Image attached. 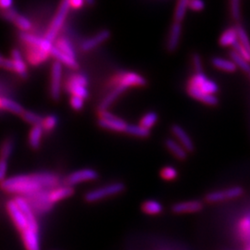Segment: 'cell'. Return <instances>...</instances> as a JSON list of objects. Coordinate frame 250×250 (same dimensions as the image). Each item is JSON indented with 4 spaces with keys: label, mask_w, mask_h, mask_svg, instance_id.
<instances>
[{
    "label": "cell",
    "mask_w": 250,
    "mask_h": 250,
    "mask_svg": "<svg viewBox=\"0 0 250 250\" xmlns=\"http://www.w3.org/2000/svg\"><path fill=\"white\" fill-rule=\"evenodd\" d=\"M115 82V87L100 102L99 106V112L107 110L111 104L114 103V101L129 87L146 85V80L143 76L135 72H123L119 75V77H117Z\"/></svg>",
    "instance_id": "cell-1"
},
{
    "label": "cell",
    "mask_w": 250,
    "mask_h": 250,
    "mask_svg": "<svg viewBox=\"0 0 250 250\" xmlns=\"http://www.w3.org/2000/svg\"><path fill=\"white\" fill-rule=\"evenodd\" d=\"M2 189L16 197H26L43 188L36 181L33 174H18L6 179L1 184Z\"/></svg>",
    "instance_id": "cell-2"
},
{
    "label": "cell",
    "mask_w": 250,
    "mask_h": 250,
    "mask_svg": "<svg viewBox=\"0 0 250 250\" xmlns=\"http://www.w3.org/2000/svg\"><path fill=\"white\" fill-rule=\"evenodd\" d=\"M125 189V184L123 183H112L107 186L101 187V188L91 190L87 192L84 196V199L88 203L97 202L101 199L107 198L108 197H112L118 194H121L124 192Z\"/></svg>",
    "instance_id": "cell-3"
},
{
    "label": "cell",
    "mask_w": 250,
    "mask_h": 250,
    "mask_svg": "<svg viewBox=\"0 0 250 250\" xmlns=\"http://www.w3.org/2000/svg\"><path fill=\"white\" fill-rule=\"evenodd\" d=\"M70 8H71V0H62L59 9H58V11H57V13L54 17L50 26L46 32V35H45V38L48 41H50L52 43L55 41L60 30L62 27L63 23L65 21V19L68 15Z\"/></svg>",
    "instance_id": "cell-4"
},
{
    "label": "cell",
    "mask_w": 250,
    "mask_h": 250,
    "mask_svg": "<svg viewBox=\"0 0 250 250\" xmlns=\"http://www.w3.org/2000/svg\"><path fill=\"white\" fill-rule=\"evenodd\" d=\"M34 212L37 215L45 214L52 210L54 204L49 200V191L40 190L25 197Z\"/></svg>",
    "instance_id": "cell-5"
},
{
    "label": "cell",
    "mask_w": 250,
    "mask_h": 250,
    "mask_svg": "<svg viewBox=\"0 0 250 250\" xmlns=\"http://www.w3.org/2000/svg\"><path fill=\"white\" fill-rule=\"evenodd\" d=\"M244 192L245 191L242 187H232L223 190H216L206 196V201L208 203H218L232 200L242 197Z\"/></svg>",
    "instance_id": "cell-6"
},
{
    "label": "cell",
    "mask_w": 250,
    "mask_h": 250,
    "mask_svg": "<svg viewBox=\"0 0 250 250\" xmlns=\"http://www.w3.org/2000/svg\"><path fill=\"white\" fill-rule=\"evenodd\" d=\"M99 125L105 130L113 132H125L128 125L124 120L111 114L107 110L99 112Z\"/></svg>",
    "instance_id": "cell-7"
},
{
    "label": "cell",
    "mask_w": 250,
    "mask_h": 250,
    "mask_svg": "<svg viewBox=\"0 0 250 250\" xmlns=\"http://www.w3.org/2000/svg\"><path fill=\"white\" fill-rule=\"evenodd\" d=\"M98 178H99V173L97 170L86 168V169H81V170L73 171L66 177L64 183L65 185L73 188L74 186L79 185L81 183L95 181Z\"/></svg>",
    "instance_id": "cell-8"
},
{
    "label": "cell",
    "mask_w": 250,
    "mask_h": 250,
    "mask_svg": "<svg viewBox=\"0 0 250 250\" xmlns=\"http://www.w3.org/2000/svg\"><path fill=\"white\" fill-rule=\"evenodd\" d=\"M7 209H8V212H9L11 220L13 221V223L18 228L20 232H24L29 228V224H28L25 215L23 214V212L21 210V208H19V206L17 205V203L15 202L14 199L8 201Z\"/></svg>",
    "instance_id": "cell-9"
},
{
    "label": "cell",
    "mask_w": 250,
    "mask_h": 250,
    "mask_svg": "<svg viewBox=\"0 0 250 250\" xmlns=\"http://www.w3.org/2000/svg\"><path fill=\"white\" fill-rule=\"evenodd\" d=\"M62 63L55 62L52 65L51 71V83H50V95L55 101H59L61 98V85L62 76Z\"/></svg>",
    "instance_id": "cell-10"
},
{
    "label": "cell",
    "mask_w": 250,
    "mask_h": 250,
    "mask_svg": "<svg viewBox=\"0 0 250 250\" xmlns=\"http://www.w3.org/2000/svg\"><path fill=\"white\" fill-rule=\"evenodd\" d=\"M36 182L44 190H53L60 187L61 178L52 172H37L33 174Z\"/></svg>",
    "instance_id": "cell-11"
},
{
    "label": "cell",
    "mask_w": 250,
    "mask_h": 250,
    "mask_svg": "<svg viewBox=\"0 0 250 250\" xmlns=\"http://www.w3.org/2000/svg\"><path fill=\"white\" fill-rule=\"evenodd\" d=\"M14 200L17 203L19 208H21V210L23 212V214L25 215L28 224H29V228L38 231V223H37V219H36V214L32 209L26 198L18 196V197H14Z\"/></svg>",
    "instance_id": "cell-12"
},
{
    "label": "cell",
    "mask_w": 250,
    "mask_h": 250,
    "mask_svg": "<svg viewBox=\"0 0 250 250\" xmlns=\"http://www.w3.org/2000/svg\"><path fill=\"white\" fill-rule=\"evenodd\" d=\"M204 205L200 200H188L178 202L172 206L171 209L176 214L184 213H197L203 209Z\"/></svg>",
    "instance_id": "cell-13"
},
{
    "label": "cell",
    "mask_w": 250,
    "mask_h": 250,
    "mask_svg": "<svg viewBox=\"0 0 250 250\" xmlns=\"http://www.w3.org/2000/svg\"><path fill=\"white\" fill-rule=\"evenodd\" d=\"M20 37L21 40H23L26 43L27 45L40 47L46 52L50 53L51 49L53 48V43L48 41L45 37L41 38L39 36H34V35H31L29 33H24V32H21L20 34Z\"/></svg>",
    "instance_id": "cell-14"
},
{
    "label": "cell",
    "mask_w": 250,
    "mask_h": 250,
    "mask_svg": "<svg viewBox=\"0 0 250 250\" xmlns=\"http://www.w3.org/2000/svg\"><path fill=\"white\" fill-rule=\"evenodd\" d=\"M188 93L190 97L201 101L202 103H204L206 105L217 106L219 104V99L216 96L207 94L200 88L196 87V86H192V85L188 84Z\"/></svg>",
    "instance_id": "cell-15"
},
{
    "label": "cell",
    "mask_w": 250,
    "mask_h": 250,
    "mask_svg": "<svg viewBox=\"0 0 250 250\" xmlns=\"http://www.w3.org/2000/svg\"><path fill=\"white\" fill-rule=\"evenodd\" d=\"M171 132L175 135V137L178 139L179 143L181 144L188 153L195 150V145L193 143V140L191 139L190 135L188 132L178 125H173L171 126Z\"/></svg>",
    "instance_id": "cell-16"
},
{
    "label": "cell",
    "mask_w": 250,
    "mask_h": 250,
    "mask_svg": "<svg viewBox=\"0 0 250 250\" xmlns=\"http://www.w3.org/2000/svg\"><path fill=\"white\" fill-rule=\"evenodd\" d=\"M110 36V32L108 30H103L98 35L90 37L89 39L83 41L81 45V49L83 51H90L92 49H94L95 47H97L98 45L104 43L105 41H107V39Z\"/></svg>",
    "instance_id": "cell-17"
},
{
    "label": "cell",
    "mask_w": 250,
    "mask_h": 250,
    "mask_svg": "<svg viewBox=\"0 0 250 250\" xmlns=\"http://www.w3.org/2000/svg\"><path fill=\"white\" fill-rule=\"evenodd\" d=\"M21 233V238L26 250H40V240L38 231L28 228Z\"/></svg>",
    "instance_id": "cell-18"
},
{
    "label": "cell",
    "mask_w": 250,
    "mask_h": 250,
    "mask_svg": "<svg viewBox=\"0 0 250 250\" xmlns=\"http://www.w3.org/2000/svg\"><path fill=\"white\" fill-rule=\"evenodd\" d=\"M182 35V24L181 22L174 21L170 27V36L167 42V49L170 53L176 51L180 44V39Z\"/></svg>",
    "instance_id": "cell-19"
},
{
    "label": "cell",
    "mask_w": 250,
    "mask_h": 250,
    "mask_svg": "<svg viewBox=\"0 0 250 250\" xmlns=\"http://www.w3.org/2000/svg\"><path fill=\"white\" fill-rule=\"evenodd\" d=\"M27 60L32 65H38L44 62L45 60L50 56L49 52H46L40 47L28 45L27 47Z\"/></svg>",
    "instance_id": "cell-20"
},
{
    "label": "cell",
    "mask_w": 250,
    "mask_h": 250,
    "mask_svg": "<svg viewBox=\"0 0 250 250\" xmlns=\"http://www.w3.org/2000/svg\"><path fill=\"white\" fill-rule=\"evenodd\" d=\"M73 194H74L73 188L64 185L49 191V200L52 204H56L57 202H60L65 198L72 197Z\"/></svg>",
    "instance_id": "cell-21"
},
{
    "label": "cell",
    "mask_w": 250,
    "mask_h": 250,
    "mask_svg": "<svg viewBox=\"0 0 250 250\" xmlns=\"http://www.w3.org/2000/svg\"><path fill=\"white\" fill-rule=\"evenodd\" d=\"M238 42L237 27H230L226 29L220 36L219 44L223 47H233Z\"/></svg>",
    "instance_id": "cell-22"
},
{
    "label": "cell",
    "mask_w": 250,
    "mask_h": 250,
    "mask_svg": "<svg viewBox=\"0 0 250 250\" xmlns=\"http://www.w3.org/2000/svg\"><path fill=\"white\" fill-rule=\"evenodd\" d=\"M165 146L166 147L170 150V153L177 159L179 161H185L188 158V152L186 150V148L178 143L177 141L171 139V138H167L165 140Z\"/></svg>",
    "instance_id": "cell-23"
},
{
    "label": "cell",
    "mask_w": 250,
    "mask_h": 250,
    "mask_svg": "<svg viewBox=\"0 0 250 250\" xmlns=\"http://www.w3.org/2000/svg\"><path fill=\"white\" fill-rule=\"evenodd\" d=\"M50 55L53 56L54 58L60 62L63 63L65 65H67L68 67L72 68V69H78L79 65L77 62L75 61L74 58H72L71 56L67 55V54L63 53L62 51H61L56 45H54L53 48L50 51Z\"/></svg>",
    "instance_id": "cell-24"
},
{
    "label": "cell",
    "mask_w": 250,
    "mask_h": 250,
    "mask_svg": "<svg viewBox=\"0 0 250 250\" xmlns=\"http://www.w3.org/2000/svg\"><path fill=\"white\" fill-rule=\"evenodd\" d=\"M211 64L215 68L226 72H235L237 71V66L231 59H224L220 57H215L211 60Z\"/></svg>",
    "instance_id": "cell-25"
},
{
    "label": "cell",
    "mask_w": 250,
    "mask_h": 250,
    "mask_svg": "<svg viewBox=\"0 0 250 250\" xmlns=\"http://www.w3.org/2000/svg\"><path fill=\"white\" fill-rule=\"evenodd\" d=\"M12 61L15 65V72H18L19 75L22 79L28 78V72H27L26 65L21 57V54L18 49H13L11 52Z\"/></svg>",
    "instance_id": "cell-26"
},
{
    "label": "cell",
    "mask_w": 250,
    "mask_h": 250,
    "mask_svg": "<svg viewBox=\"0 0 250 250\" xmlns=\"http://www.w3.org/2000/svg\"><path fill=\"white\" fill-rule=\"evenodd\" d=\"M44 132H45V130L42 125L33 126L32 130L30 131V134H29V145L33 149L36 150L40 147Z\"/></svg>",
    "instance_id": "cell-27"
},
{
    "label": "cell",
    "mask_w": 250,
    "mask_h": 250,
    "mask_svg": "<svg viewBox=\"0 0 250 250\" xmlns=\"http://www.w3.org/2000/svg\"><path fill=\"white\" fill-rule=\"evenodd\" d=\"M0 107L2 110H8L17 115H22L24 112V108L18 102L12 100V99H6L4 97H1L0 99Z\"/></svg>",
    "instance_id": "cell-28"
},
{
    "label": "cell",
    "mask_w": 250,
    "mask_h": 250,
    "mask_svg": "<svg viewBox=\"0 0 250 250\" xmlns=\"http://www.w3.org/2000/svg\"><path fill=\"white\" fill-rule=\"evenodd\" d=\"M66 88L72 94V96L79 97V98H82L83 99H87L88 96H89L88 91L86 89V86L81 85V84H78V83H71L69 81L67 82Z\"/></svg>",
    "instance_id": "cell-29"
},
{
    "label": "cell",
    "mask_w": 250,
    "mask_h": 250,
    "mask_svg": "<svg viewBox=\"0 0 250 250\" xmlns=\"http://www.w3.org/2000/svg\"><path fill=\"white\" fill-rule=\"evenodd\" d=\"M125 133L130 134V135H133V136H136V137L146 138L150 135V130L146 129L145 127L140 125H128Z\"/></svg>",
    "instance_id": "cell-30"
},
{
    "label": "cell",
    "mask_w": 250,
    "mask_h": 250,
    "mask_svg": "<svg viewBox=\"0 0 250 250\" xmlns=\"http://www.w3.org/2000/svg\"><path fill=\"white\" fill-rule=\"evenodd\" d=\"M142 209L146 214L158 215L162 212L163 207L157 200H146L142 205Z\"/></svg>",
    "instance_id": "cell-31"
},
{
    "label": "cell",
    "mask_w": 250,
    "mask_h": 250,
    "mask_svg": "<svg viewBox=\"0 0 250 250\" xmlns=\"http://www.w3.org/2000/svg\"><path fill=\"white\" fill-rule=\"evenodd\" d=\"M188 8L189 0H178L174 11V21L182 22L186 17Z\"/></svg>",
    "instance_id": "cell-32"
},
{
    "label": "cell",
    "mask_w": 250,
    "mask_h": 250,
    "mask_svg": "<svg viewBox=\"0 0 250 250\" xmlns=\"http://www.w3.org/2000/svg\"><path fill=\"white\" fill-rule=\"evenodd\" d=\"M230 59L232 60L233 62L235 63L237 68L241 69L243 72L250 73V62L249 61H247L245 58H243L239 54L236 53L235 51L232 50L231 53H230Z\"/></svg>",
    "instance_id": "cell-33"
},
{
    "label": "cell",
    "mask_w": 250,
    "mask_h": 250,
    "mask_svg": "<svg viewBox=\"0 0 250 250\" xmlns=\"http://www.w3.org/2000/svg\"><path fill=\"white\" fill-rule=\"evenodd\" d=\"M56 46L62 51L63 53L67 54L69 56H71L72 58L75 59V52L74 49L72 47L71 42L65 38V37H60L57 41H56Z\"/></svg>",
    "instance_id": "cell-34"
},
{
    "label": "cell",
    "mask_w": 250,
    "mask_h": 250,
    "mask_svg": "<svg viewBox=\"0 0 250 250\" xmlns=\"http://www.w3.org/2000/svg\"><path fill=\"white\" fill-rule=\"evenodd\" d=\"M21 118L24 122H26L28 124L33 125V126H36V125H43V123L45 121V118L36 114L33 111H29V110H24V112L22 113Z\"/></svg>",
    "instance_id": "cell-35"
},
{
    "label": "cell",
    "mask_w": 250,
    "mask_h": 250,
    "mask_svg": "<svg viewBox=\"0 0 250 250\" xmlns=\"http://www.w3.org/2000/svg\"><path fill=\"white\" fill-rule=\"evenodd\" d=\"M14 140L12 138H7L1 146V159L9 160L12 152L14 150Z\"/></svg>",
    "instance_id": "cell-36"
},
{
    "label": "cell",
    "mask_w": 250,
    "mask_h": 250,
    "mask_svg": "<svg viewBox=\"0 0 250 250\" xmlns=\"http://www.w3.org/2000/svg\"><path fill=\"white\" fill-rule=\"evenodd\" d=\"M158 122V114L155 111H150L147 112L145 116L141 119L140 121V125L145 127L146 129L150 130L154 125H156V123Z\"/></svg>",
    "instance_id": "cell-37"
},
{
    "label": "cell",
    "mask_w": 250,
    "mask_h": 250,
    "mask_svg": "<svg viewBox=\"0 0 250 250\" xmlns=\"http://www.w3.org/2000/svg\"><path fill=\"white\" fill-rule=\"evenodd\" d=\"M237 31H238V43L250 53V36L246 30L243 27L237 26Z\"/></svg>",
    "instance_id": "cell-38"
},
{
    "label": "cell",
    "mask_w": 250,
    "mask_h": 250,
    "mask_svg": "<svg viewBox=\"0 0 250 250\" xmlns=\"http://www.w3.org/2000/svg\"><path fill=\"white\" fill-rule=\"evenodd\" d=\"M161 178L166 181H172L178 177V171L174 167L166 166L161 169Z\"/></svg>",
    "instance_id": "cell-39"
},
{
    "label": "cell",
    "mask_w": 250,
    "mask_h": 250,
    "mask_svg": "<svg viewBox=\"0 0 250 250\" xmlns=\"http://www.w3.org/2000/svg\"><path fill=\"white\" fill-rule=\"evenodd\" d=\"M231 15L234 21H239L241 18V0H230Z\"/></svg>",
    "instance_id": "cell-40"
},
{
    "label": "cell",
    "mask_w": 250,
    "mask_h": 250,
    "mask_svg": "<svg viewBox=\"0 0 250 250\" xmlns=\"http://www.w3.org/2000/svg\"><path fill=\"white\" fill-rule=\"evenodd\" d=\"M198 88H200V89L202 90L203 92L207 93V94L215 96V94H217L218 91H219V85H218L215 82H213V81L208 79V80L206 81L205 83H204L200 87H198Z\"/></svg>",
    "instance_id": "cell-41"
},
{
    "label": "cell",
    "mask_w": 250,
    "mask_h": 250,
    "mask_svg": "<svg viewBox=\"0 0 250 250\" xmlns=\"http://www.w3.org/2000/svg\"><path fill=\"white\" fill-rule=\"evenodd\" d=\"M14 23L16 24V26L19 27L24 33H28V31H30V29L32 28L31 21L26 17L20 15V14H19L18 17L15 19Z\"/></svg>",
    "instance_id": "cell-42"
},
{
    "label": "cell",
    "mask_w": 250,
    "mask_h": 250,
    "mask_svg": "<svg viewBox=\"0 0 250 250\" xmlns=\"http://www.w3.org/2000/svg\"><path fill=\"white\" fill-rule=\"evenodd\" d=\"M239 230L243 238H250V216L242 219L239 224Z\"/></svg>",
    "instance_id": "cell-43"
},
{
    "label": "cell",
    "mask_w": 250,
    "mask_h": 250,
    "mask_svg": "<svg viewBox=\"0 0 250 250\" xmlns=\"http://www.w3.org/2000/svg\"><path fill=\"white\" fill-rule=\"evenodd\" d=\"M58 121L59 119L56 115H48L45 117V121L42 125L45 132H51L58 125Z\"/></svg>",
    "instance_id": "cell-44"
},
{
    "label": "cell",
    "mask_w": 250,
    "mask_h": 250,
    "mask_svg": "<svg viewBox=\"0 0 250 250\" xmlns=\"http://www.w3.org/2000/svg\"><path fill=\"white\" fill-rule=\"evenodd\" d=\"M1 15H2V18L5 19L6 21L14 22L15 19L18 17L19 14L16 9L14 8H10L8 9H2Z\"/></svg>",
    "instance_id": "cell-45"
},
{
    "label": "cell",
    "mask_w": 250,
    "mask_h": 250,
    "mask_svg": "<svg viewBox=\"0 0 250 250\" xmlns=\"http://www.w3.org/2000/svg\"><path fill=\"white\" fill-rule=\"evenodd\" d=\"M189 9L194 11H201L205 9L204 0H189Z\"/></svg>",
    "instance_id": "cell-46"
},
{
    "label": "cell",
    "mask_w": 250,
    "mask_h": 250,
    "mask_svg": "<svg viewBox=\"0 0 250 250\" xmlns=\"http://www.w3.org/2000/svg\"><path fill=\"white\" fill-rule=\"evenodd\" d=\"M68 81L71 82V83H78V84H81V85H83V86H86L87 83H88L87 78L84 75H83V74H74Z\"/></svg>",
    "instance_id": "cell-47"
},
{
    "label": "cell",
    "mask_w": 250,
    "mask_h": 250,
    "mask_svg": "<svg viewBox=\"0 0 250 250\" xmlns=\"http://www.w3.org/2000/svg\"><path fill=\"white\" fill-rule=\"evenodd\" d=\"M0 64H1V67L5 70H8V71H13L15 72V65L14 62L11 60L9 59H5L4 57H1V60H0Z\"/></svg>",
    "instance_id": "cell-48"
},
{
    "label": "cell",
    "mask_w": 250,
    "mask_h": 250,
    "mask_svg": "<svg viewBox=\"0 0 250 250\" xmlns=\"http://www.w3.org/2000/svg\"><path fill=\"white\" fill-rule=\"evenodd\" d=\"M7 171H8V160L1 159L0 161V180L3 182L7 179Z\"/></svg>",
    "instance_id": "cell-49"
},
{
    "label": "cell",
    "mask_w": 250,
    "mask_h": 250,
    "mask_svg": "<svg viewBox=\"0 0 250 250\" xmlns=\"http://www.w3.org/2000/svg\"><path fill=\"white\" fill-rule=\"evenodd\" d=\"M71 106L75 110H81L83 107V99L79 97L72 96L71 99Z\"/></svg>",
    "instance_id": "cell-50"
},
{
    "label": "cell",
    "mask_w": 250,
    "mask_h": 250,
    "mask_svg": "<svg viewBox=\"0 0 250 250\" xmlns=\"http://www.w3.org/2000/svg\"><path fill=\"white\" fill-rule=\"evenodd\" d=\"M193 65H194V68L196 70V72H202V69H203V66H202V60H201V57L197 53H195L193 55Z\"/></svg>",
    "instance_id": "cell-51"
},
{
    "label": "cell",
    "mask_w": 250,
    "mask_h": 250,
    "mask_svg": "<svg viewBox=\"0 0 250 250\" xmlns=\"http://www.w3.org/2000/svg\"><path fill=\"white\" fill-rule=\"evenodd\" d=\"M13 0H0V5L2 9H8L12 8Z\"/></svg>",
    "instance_id": "cell-52"
},
{
    "label": "cell",
    "mask_w": 250,
    "mask_h": 250,
    "mask_svg": "<svg viewBox=\"0 0 250 250\" xmlns=\"http://www.w3.org/2000/svg\"><path fill=\"white\" fill-rule=\"evenodd\" d=\"M85 0H71V7L74 9H80L81 7L83 6Z\"/></svg>",
    "instance_id": "cell-53"
},
{
    "label": "cell",
    "mask_w": 250,
    "mask_h": 250,
    "mask_svg": "<svg viewBox=\"0 0 250 250\" xmlns=\"http://www.w3.org/2000/svg\"><path fill=\"white\" fill-rule=\"evenodd\" d=\"M85 2L89 5V6H94L96 3V0H85Z\"/></svg>",
    "instance_id": "cell-54"
},
{
    "label": "cell",
    "mask_w": 250,
    "mask_h": 250,
    "mask_svg": "<svg viewBox=\"0 0 250 250\" xmlns=\"http://www.w3.org/2000/svg\"></svg>",
    "instance_id": "cell-55"
},
{
    "label": "cell",
    "mask_w": 250,
    "mask_h": 250,
    "mask_svg": "<svg viewBox=\"0 0 250 250\" xmlns=\"http://www.w3.org/2000/svg\"></svg>",
    "instance_id": "cell-56"
}]
</instances>
